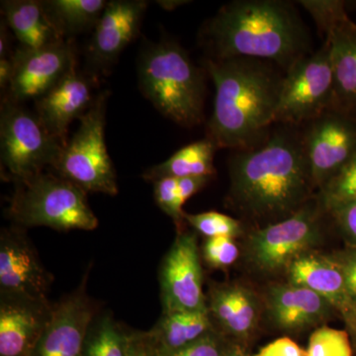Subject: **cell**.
<instances>
[{"label":"cell","instance_id":"cell-1","mask_svg":"<svg viewBox=\"0 0 356 356\" xmlns=\"http://www.w3.org/2000/svg\"><path fill=\"white\" fill-rule=\"evenodd\" d=\"M229 172V204L266 226L292 216L316 189L302 131L291 126L280 125L259 144L234 151Z\"/></svg>","mask_w":356,"mask_h":356},{"label":"cell","instance_id":"cell-2","mask_svg":"<svg viewBox=\"0 0 356 356\" xmlns=\"http://www.w3.org/2000/svg\"><path fill=\"white\" fill-rule=\"evenodd\" d=\"M212 60L257 58L283 72L312 53L308 30L294 6L281 0H236L201 29Z\"/></svg>","mask_w":356,"mask_h":356},{"label":"cell","instance_id":"cell-3","mask_svg":"<svg viewBox=\"0 0 356 356\" xmlns=\"http://www.w3.org/2000/svg\"><path fill=\"white\" fill-rule=\"evenodd\" d=\"M205 70L215 86L207 136L218 149H248L262 142L274 125L284 74L257 58H207Z\"/></svg>","mask_w":356,"mask_h":356},{"label":"cell","instance_id":"cell-4","mask_svg":"<svg viewBox=\"0 0 356 356\" xmlns=\"http://www.w3.org/2000/svg\"><path fill=\"white\" fill-rule=\"evenodd\" d=\"M139 81L147 99L166 118L185 128L202 123L204 74L179 44H149L140 56Z\"/></svg>","mask_w":356,"mask_h":356},{"label":"cell","instance_id":"cell-5","mask_svg":"<svg viewBox=\"0 0 356 356\" xmlns=\"http://www.w3.org/2000/svg\"><path fill=\"white\" fill-rule=\"evenodd\" d=\"M7 214L21 228L48 227L57 231H93L98 219L88 193L57 172H43L15 182Z\"/></svg>","mask_w":356,"mask_h":356},{"label":"cell","instance_id":"cell-6","mask_svg":"<svg viewBox=\"0 0 356 356\" xmlns=\"http://www.w3.org/2000/svg\"><path fill=\"white\" fill-rule=\"evenodd\" d=\"M108 92L96 95L79 119V127L63 149L54 172L67 178L86 193L118 194L116 170L105 143Z\"/></svg>","mask_w":356,"mask_h":356},{"label":"cell","instance_id":"cell-7","mask_svg":"<svg viewBox=\"0 0 356 356\" xmlns=\"http://www.w3.org/2000/svg\"><path fill=\"white\" fill-rule=\"evenodd\" d=\"M64 147L36 114L4 96L0 112L1 165L14 184L54 168Z\"/></svg>","mask_w":356,"mask_h":356},{"label":"cell","instance_id":"cell-8","mask_svg":"<svg viewBox=\"0 0 356 356\" xmlns=\"http://www.w3.org/2000/svg\"><path fill=\"white\" fill-rule=\"evenodd\" d=\"M334 72L331 47H322L300 58L284 72L274 124L301 127L332 109Z\"/></svg>","mask_w":356,"mask_h":356},{"label":"cell","instance_id":"cell-9","mask_svg":"<svg viewBox=\"0 0 356 356\" xmlns=\"http://www.w3.org/2000/svg\"><path fill=\"white\" fill-rule=\"evenodd\" d=\"M313 199L282 221L255 229L247 241V259L257 270L274 273L288 269L293 261L320 242L321 215L325 212Z\"/></svg>","mask_w":356,"mask_h":356},{"label":"cell","instance_id":"cell-10","mask_svg":"<svg viewBox=\"0 0 356 356\" xmlns=\"http://www.w3.org/2000/svg\"><path fill=\"white\" fill-rule=\"evenodd\" d=\"M314 186L318 191L356 153V120L330 109L302 131Z\"/></svg>","mask_w":356,"mask_h":356},{"label":"cell","instance_id":"cell-11","mask_svg":"<svg viewBox=\"0 0 356 356\" xmlns=\"http://www.w3.org/2000/svg\"><path fill=\"white\" fill-rule=\"evenodd\" d=\"M163 314L207 310L197 236L179 231L159 271Z\"/></svg>","mask_w":356,"mask_h":356},{"label":"cell","instance_id":"cell-12","mask_svg":"<svg viewBox=\"0 0 356 356\" xmlns=\"http://www.w3.org/2000/svg\"><path fill=\"white\" fill-rule=\"evenodd\" d=\"M53 276L47 271L24 228L0 234V297L48 300Z\"/></svg>","mask_w":356,"mask_h":356},{"label":"cell","instance_id":"cell-13","mask_svg":"<svg viewBox=\"0 0 356 356\" xmlns=\"http://www.w3.org/2000/svg\"><path fill=\"white\" fill-rule=\"evenodd\" d=\"M10 57L13 76L6 97L17 103L38 99L76 65L72 40L37 50L21 47Z\"/></svg>","mask_w":356,"mask_h":356},{"label":"cell","instance_id":"cell-14","mask_svg":"<svg viewBox=\"0 0 356 356\" xmlns=\"http://www.w3.org/2000/svg\"><path fill=\"white\" fill-rule=\"evenodd\" d=\"M88 273L76 291L54 304L50 322L32 356H83L89 325L97 307L86 292Z\"/></svg>","mask_w":356,"mask_h":356},{"label":"cell","instance_id":"cell-15","mask_svg":"<svg viewBox=\"0 0 356 356\" xmlns=\"http://www.w3.org/2000/svg\"><path fill=\"white\" fill-rule=\"evenodd\" d=\"M147 6L145 0L108 1L86 48L89 69L106 72L115 64L122 51L139 35Z\"/></svg>","mask_w":356,"mask_h":356},{"label":"cell","instance_id":"cell-16","mask_svg":"<svg viewBox=\"0 0 356 356\" xmlns=\"http://www.w3.org/2000/svg\"><path fill=\"white\" fill-rule=\"evenodd\" d=\"M95 97L92 83L77 70L76 64L48 92L35 100V114L49 133L65 147L70 124L88 111Z\"/></svg>","mask_w":356,"mask_h":356},{"label":"cell","instance_id":"cell-17","mask_svg":"<svg viewBox=\"0 0 356 356\" xmlns=\"http://www.w3.org/2000/svg\"><path fill=\"white\" fill-rule=\"evenodd\" d=\"M51 312L49 300L0 297V356H32Z\"/></svg>","mask_w":356,"mask_h":356},{"label":"cell","instance_id":"cell-18","mask_svg":"<svg viewBox=\"0 0 356 356\" xmlns=\"http://www.w3.org/2000/svg\"><path fill=\"white\" fill-rule=\"evenodd\" d=\"M287 273L289 283L309 288L327 300L341 314L356 339V303L343 273L330 255L307 252L292 262Z\"/></svg>","mask_w":356,"mask_h":356},{"label":"cell","instance_id":"cell-19","mask_svg":"<svg viewBox=\"0 0 356 356\" xmlns=\"http://www.w3.org/2000/svg\"><path fill=\"white\" fill-rule=\"evenodd\" d=\"M267 306L274 325L286 332H298L320 324L336 311L317 293L291 283L271 287Z\"/></svg>","mask_w":356,"mask_h":356},{"label":"cell","instance_id":"cell-20","mask_svg":"<svg viewBox=\"0 0 356 356\" xmlns=\"http://www.w3.org/2000/svg\"><path fill=\"white\" fill-rule=\"evenodd\" d=\"M208 310L221 334L245 339L259 321V302L254 293L241 284L215 285L209 290Z\"/></svg>","mask_w":356,"mask_h":356},{"label":"cell","instance_id":"cell-21","mask_svg":"<svg viewBox=\"0 0 356 356\" xmlns=\"http://www.w3.org/2000/svg\"><path fill=\"white\" fill-rule=\"evenodd\" d=\"M334 72V102L332 109L356 120V23L348 21L330 33Z\"/></svg>","mask_w":356,"mask_h":356},{"label":"cell","instance_id":"cell-22","mask_svg":"<svg viewBox=\"0 0 356 356\" xmlns=\"http://www.w3.org/2000/svg\"><path fill=\"white\" fill-rule=\"evenodd\" d=\"M1 11L23 48L37 50L65 40L47 15L42 1L6 0L1 1Z\"/></svg>","mask_w":356,"mask_h":356},{"label":"cell","instance_id":"cell-23","mask_svg":"<svg viewBox=\"0 0 356 356\" xmlns=\"http://www.w3.org/2000/svg\"><path fill=\"white\" fill-rule=\"evenodd\" d=\"M215 330L213 318L207 309L163 314L149 332L159 356H168Z\"/></svg>","mask_w":356,"mask_h":356},{"label":"cell","instance_id":"cell-24","mask_svg":"<svg viewBox=\"0 0 356 356\" xmlns=\"http://www.w3.org/2000/svg\"><path fill=\"white\" fill-rule=\"evenodd\" d=\"M218 147L209 138H204L178 149L163 163L152 166L144 173L149 181L161 178L189 177H214V156Z\"/></svg>","mask_w":356,"mask_h":356},{"label":"cell","instance_id":"cell-25","mask_svg":"<svg viewBox=\"0 0 356 356\" xmlns=\"http://www.w3.org/2000/svg\"><path fill=\"white\" fill-rule=\"evenodd\" d=\"M47 15L63 36L95 28L106 7V0H44Z\"/></svg>","mask_w":356,"mask_h":356},{"label":"cell","instance_id":"cell-26","mask_svg":"<svg viewBox=\"0 0 356 356\" xmlns=\"http://www.w3.org/2000/svg\"><path fill=\"white\" fill-rule=\"evenodd\" d=\"M131 334L109 314H97L84 339L83 356H128Z\"/></svg>","mask_w":356,"mask_h":356},{"label":"cell","instance_id":"cell-27","mask_svg":"<svg viewBox=\"0 0 356 356\" xmlns=\"http://www.w3.org/2000/svg\"><path fill=\"white\" fill-rule=\"evenodd\" d=\"M318 199L327 213L356 200V153L318 191Z\"/></svg>","mask_w":356,"mask_h":356},{"label":"cell","instance_id":"cell-28","mask_svg":"<svg viewBox=\"0 0 356 356\" xmlns=\"http://www.w3.org/2000/svg\"><path fill=\"white\" fill-rule=\"evenodd\" d=\"M299 4L308 11L317 25L321 36L325 37L339 26L350 20L346 2L339 0H301Z\"/></svg>","mask_w":356,"mask_h":356},{"label":"cell","instance_id":"cell-29","mask_svg":"<svg viewBox=\"0 0 356 356\" xmlns=\"http://www.w3.org/2000/svg\"><path fill=\"white\" fill-rule=\"evenodd\" d=\"M306 356H353L350 337L334 327H318L309 339Z\"/></svg>","mask_w":356,"mask_h":356},{"label":"cell","instance_id":"cell-30","mask_svg":"<svg viewBox=\"0 0 356 356\" xmlns=\"http://www.w3.org/2000/svg\"><path fill=\"white\" fill-rule=\"evenodd\" d=\"M184 219L192 228L207 238L215 236H231L235 238L242 235L243 227L241 222L222 213L214 211L199 214L185 213Z\"/></svg>","mask_w":356,"mask_h":356},{"label":"cell","instance_id":"cell-31","mask_svg":"<svg viewBox=\"0 0 356 356\" xmlns=\"http://www.w3.org/2000/svg\"><path fill=\"white\" fill-rule=\"evenodd\" d=\"M154 196L156 205L177 225L178 232L182 231L185 221L184 206L180 203L177 191V178L166 177L154 182Z\"/></svg>","mask_w":356,"mask_h":356},{"label":"cell","instance_id":"cell-32","mask_svg":"<svg viewBox=\"0 0 356 356\" xmlns=\"http://www.w3.org/2000/svg\"><path fill=\"white\" fill-rule=\"evenodd\" d=\"M238 254L235 238L231 236L208 238L203 245L204 261L213 268L222 269L233 266Z\"/></svg>","mask_w":356,"mask_h":356},{"label":"cell","instance_id":"cell-33","mask_svg":"<svg viewBox=\"0 0 356 356\" xmlns=\"http://www.w3.org/2000/svg\"><path fill=\"white\" fill-rule=\"evenodd\" d=\"M229 341L217 330L168 356H222Z\"/></svg>","mask_w":356,"mask_h":356},{"label":"cell","instance_id":"cell-34","mask_svg":"<svg viewBox=\"0 0 356 356\" xmlns=\"http://www.w3.org/2000/svg\"><path fill=\"white\" fill-rule=\"evenodd\" d=\"M329 214L334 218L350 247L356 248V200L339 206Z\"/></svg>","mask_w":356,"mask_h":356},{"label":"cell","instance_id":"cell-35","mask_svg":"<svg viewBox=\"0 0 356 356\" xmlns=\"http://www.w3.org/2000/svg\"><path fill=\"white\" fill-rule=\"evenodd\" d=\"M330 257L343 273L350 296L356 303V248L350 247Z\"/></svg>","mask_w":356,"mask_h":356},{"label":"cell","instance_id":"cell-36","mask_svg":"<svg viewBox=\"0 0 356 356\" xmlns=\"http://www.w3.org/2000/svg\"><path fill=\"white\" fill-rule=\"evenodd\" d=\"M254 356H306L305 351L288 337H281L262 348Z\"/></svg>","mask_w":356,"mask_h":356},{"label":"cell","instance_id":"cell-37","mask_svg":"<svg viewBox=\"0 0 356 356\" xmlns=\"http://www.w3.org/2000/svg\"><path fill=\"white\" fill-rule=\"evenodd\" d=\"M128 356H159L149 332H132Z\"/></svg>","mask_w":356,"mask_h":356},{"label":"cell","instance_id":"cell-38","mask_svg":"<svg viewBox=\"0 0 356 356\" xmlns=\"http://www.w3.org/2000/svg\"><path fill=\"white\" fill-rule=\"evenodd\" d=\"M212 178V177L177 178L178 197H179L181 205L184 206L189 198L195 195V194L198 193L206 185L209 184Z\"/></svg>","mask_w":356,"mask_h":356},{"label":"cell","instance_id":"cell-39","mask_svg":"<svg viewBox=\"0 0 356 356\" xmlns=\"http://www.w3.org/2000/svg\"><path fill=\"white\" fill-rule=\"evenodd\" d=\"M13 76V63L11 57L0 58V88L7 90Z\"/></svg>","mask_w":356,"mask_h":356},{"label":"cell","instance_id":"cell-40","mask_svg":"<svg viewBox=\"0 0 356 356\" xmlns=\"http://www.w3.org/2000/svg\"><path fill=\"white\" fill-rule=\"evenodd\" d=\"M8 25L6 20L1 21L0 26V58L10 57V35L8 32Z\"/></svg>","mask_w":356,"mask_h":356},{"label":"cell","instance_id":"cell-41","mask_svg":"<svg viewBox=\"0 0 356 356\" xmlns=\"http://www.w3.org/2000/svg\"><path fill=\"white\" fill-rule=\"evenodd\" d=\"M222 356H250L245 353L242 346L238 344L229 343L228 348Z\"/></svg>","mask_w":356,"mask_h":356},{"label":"cell","instance_id":"cell-42","mask_svg":"<svg viewBox=\"0 0 356 356\" xmlns=\"http://www.w3.org/2000/svg\"><path fill=\"white\" fill-rule=\"evenodd\" d=\"M159 6L163 7L166 10H175L177 7L184 6V4L189 3L186 0H168V1H158Z\"/></svg>","mask_w":356,"mask_h":356}]
</instances>
